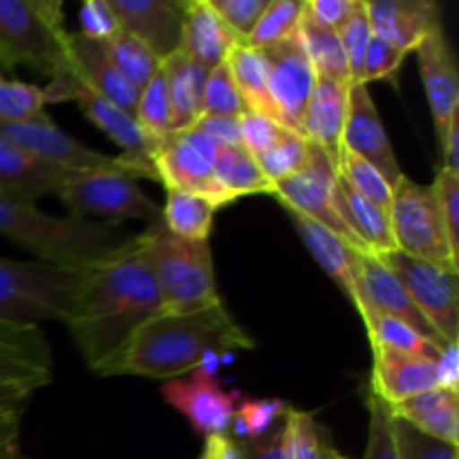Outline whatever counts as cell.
Masks as SVG:
<instances>
[{"label":"cell","mask_w":459,"mask_h":459,"mask_svg":"<svg viewBox=\"0 0 459 459\" xmlns=\"http://www.w3.org/2000/svg\"><path fill=\"white\" fill-rule=\"evenodd\" d=\"M160 312L161 294L143 231L126 238L108 258L85 269L63 323L90 370L97 372Z\"/></svg>","instance_id":"1"},{"label":"cell","mask_w":459,"mask_h":459,"mask_svg":"<svg viewBox=\"0 0 459 459\" xmlns=\"http://www.w3.org/2000/svg\"><path fill=\"white\" fill-rule=\"evenodd\" d=\"M254 348L255 341L238 325L224 303L191 312H160L97 375L173 381L206 370L213 361H222L224 354Z\"/></svg>","instance_id":"2"},{"label":"cell","mask_w":459,"mask_h":459,"mask_svg":"<svg viewBox=\"0 0 459 459\" xmlns=\"http://www.w3.org/2000/svg\"><path fill=\"white\" fill-rule=\"evenodd\" d=\"M0 233L18 245L27 247L40 263L54 267L83 269L94 267L126 240L117 224L92 222L76 215H49L31 200L0 188Z\"/></svg>","instance_id":"3"},{"label":"cell","mask_w":459,"mask_h":459,"mask_svg":"<svg viewBox=\"0 0 459 459\" xmlns=\"http://www.w3.org/2000/svg\"><path fill=\"white\" fill-rule=\"evenodd\" d=\"M65 18L54 0H0V65L31 67L56 79L65 72Z\"/></svg>","instance_id":"4"},{"label":"cell","mask_w":459,"mask_h":459,"mask_svg":"<svg viewBox=\"0 0 459 459\" xmlns=\"http://www.w3.org/2000/svg\"><path fill=\"white\" fill-rule=\"evenodd\" d=\"M148 231V255L161 294V312H191L222 303L209 242H188L166 231L161 220Z\"/></svg>","instance_id":"5"},{"label":"cell","mask_w":459,"mask_h":459,"mask_svg":"<svg viewBox=\"0 0 459 459\" xmlns=\"http://www.w3.org/2000/svg\"><path fill=\"white\" fill-rule=\"evenodd\" d=\"M83 272L45 263L0 258V321L39 325L65 318Z\"/></svg>","instance_id":"6"},{"label":"cell","mask_w":459,"mask_h":459,"mask_svg":"<svg viewBox=\"0 0 459 459\" xmlns=\"http://www.w3.org/2000/svg\"><path fill=\"white\" fill-rule=\"evenodd\" d=\"M388 215L397 251L457 273V254L430 186L415 184L403 175L393 191Z\"/></svg>","instance_id":"7"},{"label":"cell","mask_w":459,"mask_h":459,"mask_svg":"<svg viewBox=\"0 0 459 459\" xmlns=\"http://www.w3.org/2000/svg\"><path fill=\"white\" fill-rule=\"evenodd\" d=\"M56 195L76 218L88 220V215H94L101 222L117 227L126 220H143L151 224L161 220L160 206L124 170L74 173Z\"/></svg>","instance_id":"8"},{"label":"cell","mask_w":459,"mask_h":459,"mask_svg":"<svg viewBox=\"0 0 459 459\" xmlns=\"http://www.w3.org/2000/svg\"><path fill=\"white\" fill-rule=\"evenodd\" d=\"M215 155L218 146L197 128L173 130L155 139L151 151L157 182L166 191L197 193L215 209H222L231 200L213 179Z\"/></svg>","instance_id":"9"},{"label":"cell","mask_w":459,"mask_h":459,"mask_svg":"<svg viewBox=\"0 0 459 459\" xmlns=\"http://www.w3.org/2000/svg\"><path fill=\"white\" fill-rule=\"evenodd\" d=\"M403 285L406 294L420 309L429 325L437 332L444 343L459 341V299L457 273L446 272L437 264L411 258L402 251L381 255Z\"/></svg>","instance_id":"10"},{"label":"cell","mask_w":459,"mask_h":459,"mask_svg":"<svg viewBox=\"0 0 459 459\" xmlns=\"http://www.w3.org/2000/svg\"><path fill=\"white\" fill-rule=\"evenodd\" d=\"M334 164L327 160V155L321 148H316L312 143L309 164L305 166L300 173L278 182L276 193H273L272 197L278 204L291 206V209L300 211L303 215L312 218L314 222L330 229L334 236H339L341 240L348 242V245L352 247V249H357L359 254H370L368 247L361 242V238L348 227V222H345L343 215H341L339 204H336L334 197Z\"/></svg>","instance_id":"11"},{"label":"cell","mask_w":459,"mask_h":459,"mask_svg":"<svg viewBox=\"0 0 459 459\" xmlns=\"http://www.w3.org/2000/svg\"><path fill=\"white\" fill-rule=\"evenodd\" d=\"M67 79V101H76L81 106V112L97 126L101 133H106L117 146L121 148L119 161L124 166V170L128 175H133L134 179L146 178L155 179V166H152L151 151L152 142L142 133L137 119L130 112L121 110L119 106H115L112 101H108L106 97L97 94L94 90H90L88 85H83L81 81H76L74 76L65 74Z\"/></svg>","instance_id":"12"},{"label":"cell","mask_w":459,"mask_h":459,"mask_svg":"<svg viewBox=\"0 0 459 459\" xmlns=\"http://www.w3.org/2000/svg\"><path fill=\"white\" fill-rule=\"evenodd\" d=\"M0 137L30 155L63 166L70 170H124L119 157L103 155L63 133L49 115L27 121H0ZM126 173V170H124ZM133 178V175H130Z\"/></svg>","instance_id":"13"},{"label":"cell","mask_w":459,"mask_h":459,"mask_svg":"<svg viewBox=\"0 0 459 459\" xmlns=\"http://www.w3.org/2000/svg\"><path fill=\"white\" fill-rule=\"evenodd\" d=\"M263 52L269 63V97L273 117L282 128L303 134L305 110L316 83V72L300 45L299 34Z\"/></svg>","instance_id":"14"},{"label":"cell","mask_w":459,"mask_h":459,"mask_svg":"<svg viewBox=\"0 0 459 459\" xmlns=\"http://www.w3.org/2000/svg\"><path fill=\"white\" fill-rule=\"evenodd\" d=\"M161 397L206 439L211 435H229L240 393H229L215 377L195 370L188 379L166 381L161 385Z\"/></svg>","instance_id":"15"},{"label":"cell","mask_w":459,"mask_h":459,"mask_svg":"<svg viewBox=\"0 0 459 459\" xmlns=\"http://www.w3.org/2000/svg\"><path fill=\"white\" fill-rule=\"evenodd\" d=\"M357 312H377L385 314L390 318L406 323L412 330L420 332L429 341L437 345H446L437 336V332L429 325L411 296L406 294L399 278L394 276L393 269L384 263L381 255L375 254H359L357 255Z\"/></svg>","instance_id":"16"},{"label":"cell","mask_w":459,"mask_h":459,"mask_svg":"<svg viewBox=\"0 0 459 459\" xmlns=\"http://www.w3.org/2000/svg\"><path fill=\"white\" fill-rule=\"evenodd\" d=\"M343 148L352 155L361 157L370 166H375L390 186H397L403 179V170L399 166L397 155L393 151L384 124L379 119L370 90L363 83L350 85L348 94V119L343 128Z\"/></svg>","instance_id":"17"},{"label":"cell","mask_w":459,"mask_h":459,"mask_svg":"<svg viewBox=\"0 0 459 459\" xmlns=\"http://www.w3.org/2000/svg\"><path fill=\"white\" fill-rule=\"evenodd\" d=\"M366 3L372 36L385 40L394 49L408 56L415 52L429 36L442 27L439 4L430 0H375Z\"/></svg>","instance_id":"18"},{"label":"cell","mask_w":459,"mask_h":459,"mask_svg":"<svg viewBox=\"0 0 459 459\" xmlns=\"http://www.w3.org/2000/svg\"><path fill=\"white\" fill-rule=\"evenodd\" d=\"M117 22L151 48L160 61L179 49L184 3L178 0H108Z\"/></svg>","instance_id":"19"},{"label":"cell","mask_w":459,"mask_h":459,"mask_svg":"<svg viewBox=\"0 0 459 459\" xmlns=\"http://www.w3.org/2000/svg\"><path fill=\"white\" fill-rule=\"evenodd\" d=\"M415 52L420 58L421 81H424L426 94H429L430 112H433L435 133H437V142L442 146L444 137L457 121L459 79L455 54L444 36V30L429 36Z\"/></svg>","instance_id":"20"},{"label":"cell","mask_w":459,"mask_h":459,"mask_svg":"<svg viewBox=\"0 0 459 459\" xmlns=\"http://www.w3.org/2000/svg\"><path fill=\"white\" fill-rule=\"evenodd\" d=\"M52 381V350L39 325L0 321V384L39 390Z\"/></svg>","instance_id":"21"},{"label":"cell","mask_w":459,"mask_h":459,"mask_svg":"<svg viewBox=\"0 0 459 459\" xmlns=\"http://www.w3.org/2000/svg\"><path fill=\"white\" fill-rule=\"evenodd\" d=\"M63 74L74 76L90 90L106 97L121 110L134 115L139 101V88H134L124 74L108 58L103 43L90 40L81 34H67L65 48V72ZM61 76V74H58Z\"/></svg>","instance_id":"22"},{"label":"cell","mask_w":459,"mask_h":459,"mask_svg":"<svg viewBox=\"0 0 459 459\" xmlns=\"http://www.w3.org/2000/svg\"><path fill=\"white\" fill-rule=\"evenodd\" d=\"M437 388L435 361L385 348H372L370 390L388 406Z\"/></svg>","instance_id":"23"},{"label":"cell","mask_w":459,"mask_h":459,"mask_svg":"<svg viewBox=\"0 0 459 459\" xmlns=\"http://www.w3.org/2000/svg\"><path fill=\"white\" fill-rule=\"evenodd\" d=\"M352 83L316 76L303 119V137L321 148L334 164L343 148V128L348 119V94Z\"/></svg>","instance_id":"24"},{"label":"cell","mask_w":459,"mask_h":459,"mask_svg":"<svg viewBox=\"0 0 459 459\" xmlns=\"http://www.w3.org/2000/svg\"><path fill=\"white\" fill-rule=\"evenodd\" d=\"M236 43L242 40L224 25L209 0H184L179 52L211 72Z\"/></svg>","instance_id":"25"},{"label":"cell","mask_w":459,"mask_h":459,"mask_svg":"<svg viewBox=\"0 0 459 459\" xmlns=\"http://www.w3.org/2000/svg\"><path fill=\"white\" fill-rule=\"evenodd\" d=\"M74 173L79 170L63 169L52 161L30 155L0 137V188L3 191L34 202L36 197L48 195V193L56 195Z\"/></svg>","instance_id":"26"},{"label":"cell","mask_w":459,"mask_h":459,"mask_svg":"<svg viewBox=\"0 0 459 459\" xmlns=\"http://www.w3.org/2000/svg\"><path fill=\"white\" fill-rule=\"evenodd\" d=\"M287 211L290 220L294 222L296 231L303 238L305 247L309 249L312 258L321 264L323 272L339 285L350 299V303H357V255L359 251L352 249L345 240L325 229L323 224L314 222L312 218L303 215L300 211L291 209V206L281 204Z\"/></svg>","instance_id":"27"},{"label":"cell","mask_w":459,"mask_h":459,"mask_svg":"<svg viewBox=\"0 0 459 459\" xmlns=\"http://www.w3.org/2000/svg\"><path fill=\"white\" fill-rule=\"evenodd\" d=\"M394 420L406 421L421 435L459 448V393L433 388L390 406Z\"/></svg>","instance_id":"28"},{"label":"cell","mask_w":459,"mask_h":459,"mask_svg":"<svg viewBox=\"0 0 459 459\" xmlns=\"http://www.w3.org/2000/svg\"><path fill=\"white\" fill-rule=\"evenodd\" d=\"M161 67H164L166 88H169L170 133L193 128L202 117V94H204L209 70L197 65L179 49L161 61Z\"/></svg>","instance_id":"29"},{"label":"cell","mask_w":459,"mask_h":459,"mask_svg":"<svg viewBox=\"0 0 459 459\" xmlns=\"http://www.w3.org/2000/svg\"><path fill=\"white\" fill-rule=\"evenodd\" d=\"M334 197L348 227L361 238V242L368 247L370 254L388 255L397 251L388 211L354 193L339 175L334 179Z\"/></svg>","instance_id":"30"},{"label":"cell","mask_w":459,"mask_h":459,"mask_svg":"<svg viewBox=\"0 0 459 459\" xmlns=\"http://www.w3.org/2000/svg\"><path fill=\"white\" fill-rule=\"evenodd\" d=\"M224 63L236 81V88L247 110L276 121L272 97H269V63L263 49L249 48L247 43H236L224 56Z\"/></svg>","instance_id":"31"},{"label":"cell","mask_w":459,"mask_h":459,"mask_svg":"<svg viewBox=\"0 0 459 459\" xmlns=\"http://www.w3.org/2000/svg\"><path fill=\"white\" fill-rule=\"evenodd\" d=\"M213 179L231 202L247 195H260V193L273 195L276 193V184L263 173L255 157L245 146L218 148Z\"/></svg>","instance_id":"32"},{"label":"cell","mask_w":459,"mask_h":459,"mask_svg":"<svg viewBox=\"0 0 459 459\" xmlns=\"http://www.w3.org/2000/svg\"><path fill=\"white\" fill-rule=\"evenodd\" d=\"M218 209L197 193L166 191L161 224L166 231L188 242H209Z\"/></svg>","instance_id":"33"},{"label":"cell","mask_w":459,"mask_h":459,"mask_svg":"<svg viewBox=\"0 0 459 459\" xmlns=\"http://www.w3.org/2000/svg\"><path fill=\"white\" fill-rule=\"evenodd\" d=\"M299 40L300 45H303L305 54H307L316 76L341 81V83H352V79H350L348 58H345L339 34H336L334 30L316 25V22L309 21L303 12V21H300L299 27Z\"/></svg>","instance_id":"34"},{"label":"cell","mask_w":459,"mask_h":459,"mask_svg":"<svg viewBox=\"0 0 459 459\" xmlns=\"http://www.w3.org/2000/svg\"><path fill=\"white\" fill-rule=\"evenodd\" d=\"M361 318L366 323L370 348L394 350V352L430 359V361H437L439 352L444 348V345H437L426 339V336H421L420 332L412 330L406 323L385 316V314L361 312Z\"/></svg>","instance_id":"35"},{"label":"cell","mask_w":459,"mask_h":459,"mask_svg":"<svg viewBox=\"0 0 459 459\" xmlns=\"http://www.w3.org/2000/svg\"><path fill=\"white\" fill-rule=\"evenodd\" d=\"M103 48H106L108 58L115 63L117 70L139 90H142L161 67V61L151 52V48L124 30H119L108 43H103Z\"/></svg>","instance_id":"36"},{"label":"cell","mask_w":459,"mask_h":459,"mask_svg":"<svg viewBox=\"0 0 459 459\" xmlns=\"http://www.w3.org/2000/svg\"><path fill=\"white\" fill-rule=\"evenodd\" d=\"M303 12L305 0H269L258 25L254 27L245 43L255 49H267L294 39L299 34Z\"/></svg>","instance_id":"37"},{"label":"cell","mask_w":459,"mask_h":459,"mask_svg":"<svg viewBox=\"0 0 459 459\" xmlns=\"http://www.w3.org/2000/svg\"><path fill=\"white\" fill-rule=\"evenodd\" d=\"M287 429H290V457L291 459H341L332 435L312 412L287 411Z\"/></svg>","instance_id":"38"},{"label":"cell","mask_w":459,"mask_h":459,"mask_svg":"<svg viewBox=\"0 0 459 459\" xmlns=\"http://www.w3.org/2000/svg\"><path fill=\"white\" fill-rule=\"evenodd\" d=\"M336 175L352 188L354 193H359L361 197L370 200L372 204L381 206V209L388 211L390 202H393V191L388 179L370 166L368 161H363L361 157L352 155L350 151L341 148L339 160H336Z\"/></svg>","instance_id":"39"},{"label":"cell","mask_w":459,"mask_h":459,"mask_svg":"<svg viewBox=\"0 0 459 459\" xmlns=\"http://www.w3.org/2000/svg\"><path fill=\"white\" fill-rule=\"evenodd\" d=\"M134 119L139 128L151 142L161 139L170 133V101L169 88H166L164 67L157 70V74L139 90V101L134 108Z\"/></svg>","instance_id":"40"},{"label":"cell","mask_w":459,"mask_h":459,"mask_svg":"<svg viewBox=\"0 0 459 459\" xmlns=\"http://www.w3.org/2000/svg\"><path fill=\"white\" fill-rule=\"evenodd\" d=\"M309 157H312V143L303 134L285 130L281 142L269 148V151L260 152L255 161L260 164L263 173L273 184H278L282 179L291 178V175L300 173L309 164Z\"/></svg>","instance_id":"41"},{"label":"cell","mask_w":459,"mask_h":459,"mask_svg":"<svg viewBox=\"0 0 459 459\" xmlns=\"http://www.w3.org/2000/svg\"><path fill=\"white\" fill-rule=\"evenodd\" d=\"M290 406L281 399H238L236 412H233V433L240 442H254L267 435L282 417L287 415ZM236 439V442H238Z\"/></svg>","instance_id":"42"},{"label":"cell","mask_w":459,"mask_h":459,"mask_svg":"<svg viewBox=\"0 0 459 459\" xmlns=\"http://www.w3.org/2000/svg\"><path fill=\"white\" fill-rule=\"evenodd\" d=\"M366 403L368 412H370V426H368V444L363 459H399L393 411L370 388L366 393Z\"/></svg>","instance_id":"43"},{"label":"cell","mask_w":459,"mask_h":459,"mask_svg":"<svg viewBox=\"0 0 459 459\" xmlns=\"http://www.w3.org/2000/svg\"><path fill=\"white\" fill-rule=\"evenodd\" d=\"M45 90L0 74V121H27L45 115Z\"/></svg>","instance_id":"44"},{"label":"cell","mask_w":459,"mask_h":459,"mask_svg":"<svg viewBox=\"0 0 459 459\" xmlns=\"http://www.w3.org/2000/svg\"><path fill=\"white\" fill-rule=\"evenodd\" d=\"M242 112H247L245 101L238 92L227 63L222 61L206 76L204 94H202V115L240 117Z\"/></svg>","instance_id":"45"},{"label":"cell","mask_w":459,"mask_h":459,"mask_svg":"<svg viewBox=\"0 0 459 459\" xmlns=\"http://www.w3.org/2000/svg\"><path fill=\"white\" fill-rule=\"evenodd\" d=\"M336 34H339L341 48H343L345 58H348L350 79H352V83H359L363 58H366V52L368 48H370V40H372L370 21H368L366 3H363V0H359L352 16H350L348 21L336 30Z\"/></svg>","instance_id":"46"},{"label":"cell","mask_w":459,"mask_h":459,"mask_svg":"<svg viewBox=\"0 0 459 459\" xmlns=\"http://www.w3.org/2000/svg\"><path fill=\"white\" fill-rule=\"evenodd\" d=\"M394 437H397L399 459H459L457 446L426 437L402 420H394Z\"/></svg>","instance_id":"47"},{"label":"cell","mask_w":459,"mask_h":459,"mask_svg":"<svg viewBox=\"0 0 459 459\" xmlns=\"http://www.w3.org/2000/svg\"><path fill=\"white\" fill-rule=\"evenodd\" d=\"M430 191L437 202L439 213H442V222L451 247L455 249V254H459V175L439 169Z\"/></svg>","instance_id":"48"},{"label":"cell","mask_w":459,"mask_h":459,"mask_svg":"<svg viewBox=\"0 0 459 459\" xmlns=\"http://www.w3.org/2000/svg\"><path fill=\"white\" fill-rule=\"evenodd\" d=\"M209 3L222 18L224 25L245 43L254 27L258 25L269 0H209Z\"/></svg>","instance_id":"49"},{"label":"cell","mask_w":459,"mask_h":459,"mask_svg":"<svg viewBox=\"0 0 459 459\" xmlns=\"http://www.w3.org/2000/svg\"><path fill=\"white\" fill-rule=\"evenodd\" d=\"M403 61H406V54L394 49L385 40L372 36L370 48H368L366 58H363L359 83L368 85L370 81H393V83H397V72Z\"/></svg>","instance_id":"50"},{"label":"cell","mask_w":459,"mask_h":459,"mask_svg":"<svg viewBox=\"0 0 459 459\" xmlns=\"http://www.w3.org/2000/svg\"><path fill=\"white\" fill-rule=\"evenodd\" d=\"M240 130L242 146H245L251 155L258 157L260 152L276 146L287 128H282L281 124H276V121L269 119V117L255 115V112L247 110L240 115Z\"/></svg>","instance_id":"51"},{"label":"cell","mask_w":459,"mask_h":459,"mask_svg":"<svg viewBox=\"0 0 459 459\" xmlns=\"http://www.w3.org/2000/svg\"><path fill=\"white\" fill-rule=\"evenodd\" d=\"M81 36L97 43H108L121 30L108 0H88L79 12Z\"/></svg>","instance_id":"52"},{"label":"cell","mask_w":459,"mask_h":459,"mask_svg":"<svg viewBox=\"0 0 459 459\" xmlns=\"http://www.w3.org/2000/svg\"><path fill=\"white\" fill-rule=\"evenodd\" d=\"M245 459H291L290 457V429H287V415L254 442H238Z\"/></svg>","instance_id":"53"},{"label":"cell","mask_w":459,"mask_h":459,"mask_svg":"<svg viewBox=\"0 0 459 459\" xmlns=\"http://www.w3.org/2000/svg\"><path fill=\"white\" fill-rule=\"evenodd\" d=\"M357 4L359 0H305V16L316 25L336 31L352 16Z\"/></svg>","instance_id":"54"},{"label":"cell","mask_w":459,"mask_h":459,"mask_svg":"<svg viewBox=\"0 0 459 459\" xmlns=\"http://www.w3.org/2000/svg\"><path fill=\"white\" fill-rule=\"evenodd\" d=\"M193 128H197L202 134H206L218 148L242 146L240 117L202 115Z\"/></svg>","instance_id":"55"},{"label":"cell","mask_w":459,"mask_h":459,"mask_svg":"<svg viewBox=\"0 0 459 459\" xmlns=\"http://www.w3.org/2000/svg\"><path fill=\"white\" fill-rule=\"evenodd\" d=\"M27 402L0 403V459L18 455V430Z\"/></svg>","instance_id":"56"},{"label":"cell","mask_w":459,"mask_h":459,"mask_svg":"<svg viewBox=\"0 0 459 459\" xmlns=\"http://www.w3.org/2000/svg\"><path fill=\"white\" fill-rule=\"evenodd\" d=\"M435 372H437V388L457 390L459 384V352L457 343H446L435 361Z\"/></svg>","instance_id":"57"},{"label":"cell","mask_w":459,"mask_h":459,"mask_svg":"<svg viewBox=\"0 0 459 459\" xmlns=\"http://www.w3.org/2000/svg\"><path fill=\"white\" fill-rule=\"evenodd\" d=\"M200 459H245L240 444L229 435H211L204 439Z\"/></svg>","instance_id":"58"},{"label":"cell","mask_w":459,"mask_h":459,"mask_svg":"<svg viewBox=\"0 0 459 459\" xmlns=\"http://www.w3.org/2000/svg\"><path fill=\"white\" fill-rule=\"evenodd\" d=\"M439 151H442V169L459 175V121L451 126Z\"/></svg>","instance_id":"59"},{"label":"cell","mask_w":459,"mask_h":459,"mask_svg":"<svg viewBox=\"0 0 459 459\" xmlns=\"http://www.w3.org/2000/svg\"><path fill=\"white\" fill-rule=\"evenodd\" d=\"M34 390L18 384H0V403H21L31 397Z\"/></svg>","instance_id":"60"},{"label":"cell","mask_w":459,"mask_h":459,"mask_svg":"<svg viewBox=\"0 0 459 459\" xmlns=\"http://www.w3.org/2000/svg\"><path fill=\"white\" fill-rule=\"evenodd\" d=\"M7 459H22V457H21V453H18V455H13V457H7Z\"/></svg>","instance_id":"61"},{"label":"cell","mask_w":459,"mask_h":459,"mask_svg":"<svg viewBox=\"0 0 459 459\" xmlns=\"http://www.w3.org/2000/svg\"><path fill=\"white\" fill-rule=\"evenodd\" d=\"M341 459H345V457H341Z\"/></svg>","instance_id":"62"}]
</instances>
